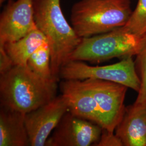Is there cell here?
I'll list each match as a JSON object with an SVG mask.
<instances>
[{"label": "cell", "mask_w": 146, "mask_h": 146, "mask_svg": "<svg viewBox=\"0 0 146 146\" xmlns=\"http://www.w3.org/2000/svg\"><path fill=\"white\" fill-rule=\"evenodd\" d=\"M57 82L42 78L27 65L14 66L0 74L1 107L26 114L56 96Z\"/></svg>", "instance_id": "cell-1"}, {"label": "cell", "mask_w": 146, "mask_h": 146, "mask_svg": "<svg viewBox=\"0 0 146 146\" xmlns=\"http://www.w3.org/2000/svg\"><path fill=\"white\" fill-rule=\"evenodd\" d=\"M35 21L46 37L51 54L52 77L58 81L63 66L81 40L66 20L61 0H34Z\"/></svg>", "instance_id": "cell-2"}, {"label": "cell", "mask_w": 146, "mask_h": 146, "mask_svg": "<svg viewBox=\"0 0 146 146\" xmlns=\"http://www.w3.org/2000/svg\"><path fill=\"white\" fill-rule=\"evenodd\" d=\"M132 11L131 0H80L72 7L70 19L82 38L124 26Z\"/></svg>", "instance_id": "cell-3"}, {"label": "cell", "mask_w": 146, "mask_h": 146, "mask_svg": "<svg viewBox=\"0 0 146 146\" xmlns=\"http://www.w3.org/2000/svg\"><path fill=\"white\" fill-rule=\"evenodd\" d=\"M145 39L146 35H137L121 27L108 33L82 38L69 61L101 62L114 58L133 56L140 52Z\"/></svg>", "instance_id": "cell-4"}, {"label": "cell", "mask_w": 146, "mask_h": 146, "mask_svg": "<svg viewBox=\"0 0 146 146\" xmlns=\"http://www.w3.org/2000/svg\"><path fill=\"white\" fill-rule=\"evenodd\" d=\"M132 57L122 58L114 64L96 67L90 66L81 61H69L61 69L60 78L76 80L100 79L121 84L138 93L141 81Z\"/></svg>", "instance_id": "cell-5"}, {"label": "cell", "mask_w": 146, "mask_h": 146, "mask_svg": "<svg viewBox=\"0 0 146 146\" xmlns=\"http://www.w3.org/2000/svg\"><path fill=\"white\" fill-rule=\"evenodd\" d=\"M93 95L103 122L102 128L114 133L125 111L128 87L121 84L95 78L81 80Z\"/></svg>", "instance_id": "cell-6"}, {"label": "cell", "mask_w": 146, "mask_h": 146, "mask_svg": "<svg viewBox=\"0 0 146 146\" xmlns=\"http://www.w3.org/2000/svg\"><path fill=\"white\" fill-rule=\"evenodd\" d=\"M102 130L99 125L68 111L48 139L45 146H95Z\"/></svg>", "instance_id": "cell-7"}, {"label": "cell", "mask_w": 146, "mask_h": 146, "mask_svg": "<svg viewBox=\"0 0 146 146\" xmlns=\"http://www.w3.org/2000/svg\"><path fill=\"white\" fill-rule=\"evenodd\" d=\"M68 111L67 101L61 94L26 114L25 125L30 146H45L51 133Z\"/></svg>", "instance_id": "cell-8"}, {"label": "cell", "mask_w": 146, "mask_h": 146, "mask_svg": "<svg viewBox=\"0 0 146 146\" xmlns=\"http://www.w3.org/2000/svg\"><path fill=\"white\" fill-rule=\"evenodd\" d=\"M36 28L34 0H8L0 14V46L17 41Z\"/></svg>", "instance_id": "cell-9"}, {"label": "cell", "mask_w": 146, "mask_h": 146, "mask_svg": "<svg viewBox=\"0 0 146 146\" xmlns=\"http://www.w3.org/2000/svg\"><path fill=\"white\" fill-rule=\"evenodd\" d=\"M60 89L67 101L70 112L102 128L103 122L96 102L81 80H63L60 83Z\"/></svg>", "instance_id": "cell-10"}, {"label": "cell", "mask_w": 146, "mask_h": 146, "mask_svg": "<svg viewBox=\"0 0 146 146\" xmlns=\"http://www.w3.org/2000/svg\"><path fill=\"white\" fill-rule=\"evenodd\" d=\"M115 131L123 146H146V103L125 107Z\"/></svg>", "instance_id": "cell-11"}, {"label": "cell", "mask_w": 146, "mask_h": 146, "mask_svg": "<svg viewBox=\"0 0 146 146\" xmlns=\"http://www.w3.org/2000/svg\"><path fill=\"white\" fill-rule=\"evenodd\" d=\"M25 114L4 107L0 110V146H30Z\"/></svg>", "instance_id": "cell-12"}, {"label": "cell", "mask_w": 146, "mask_h": 146, "mask_svg": "<svg viewBox=\"0 0 146 146\" xmlns=\"http://www.w3.org/2000/svg\"><path fill=\"white\" fill-rule=\"evenodd\" d=\"M47 41L44 34L38 28L19 40L2 46L14 66H27L30 56L43 43Z\"/></svg>", "instance_id": "cell-13"}, {"label": "cell", "mask_w": 146, "mask_h": 146, "mask_svg": "<svg viewBox=\"0 0 146 146\" xmlns=\"http://www.w3.org/2000/svg\"><path fill=\"white\" fill-rule=\"evenodd\" d=\"M27 66L34 73L42 78L56 80L52 77L51 54L48 41L43 43L33 52L27 61Z\"/></svg>", "instance_id": "cell-14"}, {"label": "cell", "mask_w": 146, "mask_h": 146, "mask_svg": "<svg viewBox=\"0 0 146 146\" xmlns=\"http://www.w3.org/2000/svg\"><path fill=\"white\" fill-rule=\"evenodd\" d=\"M122 28L139 36L146 34V0H138L127 23Z\"/></svg>", "instance_id": "cell-15"}, {"label": "cell", "mask_w": 146, "mask_h": 146, "mask_svg": "<svg viewBox=\"0 0 146 146\" xmlns=\"http://www.w3.org/2000/svg\"><path fill=\"white\" fill-rule=\"evenodd\" d=\"M136 56V69H137V74L141 81V87L134 104H142L146 103V34L144 45Z\"/></svg>", "instance_id": "cell-16"}, {"label": "cell", "mask_w": 146, "mask_h": 146, "mask_svg": "<svg viewBox=\"0 0 146 146\" xmlns=\"http://www.w3.org/2000/svg\"><path fill=\"white\" fill-rule=\"evenodd\" d=\"M95 146H123V145L114 133H110L103 129L99 141Z\"/></svg>", "instance_id": "cell-17"}, {"label": "cell", "mask_w": 146, "mask_h": 146, "mask_svg": "<svg viewBox=\"0 0 146 146\" xmlns=\"http://www.w3.org/2000/svg\"><path fill=\"white\" fill-rule=\"evenodd\" d=\"M14 66V63L4 47L0 46V74L6 73Z\"/></svg>", "instance_id": "cell-18"}, {"label": "cell", "mask_w": 146, "mask_h": 146, "mask_svg": "<svg viewBox=\"0 0 146 146\" xmlns=\"http://www.w3.org/2000/svg\"><path fill=\"white\" fill-rule=\"evenodd\" d=\"M6 1V0H0V5H2Z\"/></svg>", "instance_id": "cell-19"}]
</instances>
